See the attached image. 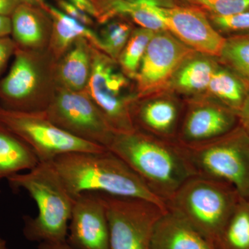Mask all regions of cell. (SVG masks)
I'll list each match as a JSON object with an SVG mask.
<instances>
[{
	"label": "cell",
	"mask_w": 249,
	"mask_h": 249,
	"mask_svg": "<svg viewBox=\"0 0 249 249\" xmlns=\"http://www.w3.org/2000/svg\"><path fill=\"white\" fill-rule=\"evenodd\" d=\"M49 163L73 198L91 192L138 198L167 209L164 201L110 150L70 152L58 156Z\"/></svg>",
	"instance_id": "obj_1"
},
{
	"label": "cell",
	"mask_w": 249,
	"mask_h": 249,
	"mask_svg": "<svg viewBox=\"0 0 249 249\" xmlns=\"http://www.w3.org/2000/svg\"><path fill=\"white\" fill-rule=\"evenodd\" d=\"M108 150L120 157L165 204L196 175L181 144L139 129L116 133Z\"/></svg>",
	"instance_id": "obj_2"
},
{
	"label": "cell",
	"mask_w": 249,
	"mask_h": 249,
	"mask_svg": "<svg viewBox=\"0 0 249 249\" xmlns=\"http://www.w3.org/2000/svg\"><path fill=\"white\" fill-rule=\"evenodd\" d=\"M14 190L29 193L37 204L35 217H24L23 234L31 242L67 241L74 198L64 186L50 163H40L26 173L7 179Z\"/></svg>",
	"instance_id": "obj_3"
},
{
	"label": "cell",
	"mask_w": 249,
	"mask_h": 249,
	"mask_svg": "<svg viewBox=\"0 0 249 249\" xmlns=\"http://www.w3.org/2000/svg\"><path fill=\"white\" fill-rule=\"evenodd\" d=\"M240 199L231 185L196 175L178 188L166 206L216 246Z\"/></svg>",
	"instance_id": "obj_4"
},
{
	"label": "cell",
	"mask_w": 249,
	"mask_h": 249,
	"mask_svg": "<svg viewBox=\"0 0 249 249\" xmlns=\"http://www.w3.org/2000/svg\"><path fill=\"white\" fill-rule=\"evenodd\" d=\"M7 74L0 80V106L11 110L42 112L53 99L57 61L47 49L17 47Z\"/></svg>",
	"instance_id": "obj_5"
},
{
	"label": "cell",
	"mask_w": 249,
	"mask_h": 249,
	"mask_svg": "<svg viewBox=\"0 0 249 249\" xmlns=\"http://www.w3.org/2000/svg\"><path fill=\"white\" fill-rule=\"evenodd\" d=\"M181 145L196 175L227 183L249 201V135L240 124L214 140Z\"/></svg>",
	"instance_id": "obj_6"
},
{
	"label": "cell",
	"mask_w": 249,
	"mask_h": 249,
	"mask_svg": "<svg viewBox=\"0 0 249 249\" xmlns=\"http://www.w3.org/2000/svg\"><path fill=\"white\" fill-rule=\"evenodd\" d=\"M0 125L29 145L40 163H49L70 152L108 150L68 133L49 120L44 111H14L0 106Z\"/></svg>",
	"instance_id": "obj_7"
},
{
	"label": "cell",
	"mask_w": 249,
	"mask_h": 249,
	"mask_svg": "<svg viewBox=\"0 0 249 249\" xmlns=\"http://www.w3.org/2000/svg\"><path fill=\"white\" fill-rule=\"evenodd\" d=\"M98 195L107 213L110 249H152L156 224L167 209L138 198Z\"/></svg>",
	"instance_id": "obj_8"
},
{
	"label": "cell",
	"mask_w": 249,
	"mask_h": 249,
	"mask_svg": "<svg viewBox=\"0 0 249 249\" xmlns=\"http://www.w3.org/2000/svg\"><path fill=\"white\" fill-rule=\"evenodd\" d=\"M116 60L93 47L92 66L87 91L117 133L136 129L132 109L137 96L126 94L127 76L116 69Z\"/></svg>",
	"instance_id": "obj_9"
},
{
	"label": "cell",
	"mask_w": 249,
	"mask_h": 249,
	"mask_svg": "<svg viewBox=\"0 0 249 249\" xmlns=\"http://www.w3.org/2000/svg\"><path fill=\"white\" fill-rule=\"evenodd\" d=\"M44 112L68 133L107 149L116 133L87 89L73 91L58 85Z\"/></svg>",
	"instance_id": "obj_10"
},
{
	"label": "cell",
	"mask_w": 249,
	"mask_h": 249,
	"mask_svg": "<svg viewBox=\"0 0 249 249\" xmlns=\"http://www.w3.org/2000/svg\"><path fill=\"white\" fill-rule=\"evenodd\" d=\"M195 52L168 31H156L134 78L137 99L165 88Z\"/></svg>",
	"instance_id": "obj_11"
},
{
	"label": "cell",
	"mask_w": 249,
	"mask_h": 249,
	"mask_svg": "<svg viewBox=\"0 0 249 249\" xmlns=\"http://www.w3.org/2000/svg\"><path fill=\"white\" fill-rule=\"evenodd\" d=\"M145 1L147 9L163 23L165 30L195 52L219 58L226 38L200 11L180 6H163L156 0Z\"/></svg>",
	"instance_id": "obj_12"
},
{
	"label": "cell",
	"mask_w": 249,
	"mask_h": 249,
	"mask_svg": "<svg viewBox=\"0 0 249 249\" xmlns=\"http://www.w3.org/2000/svg\"><path fill=\"white\" fill-rule=\"evenodd\" d=\"M67 242L76 249H110L107 213L98 193L74 198Z\"/></svg>",
	"instance_id": "obj_13"
},
{
	"label": "cell",
	"mask_w": 249,
	"mask_h": 249,
	"mask_svg": "<svg viewBox=\"0 0 249 249\" xmlns=\"http://www.w3.org/2000/svg\"><path fill=\"white\" fill-rule=\"evenodd\" d=\"M239 124L237 114L221 103H198L187 111L179 127L178 142L183 145L219 138Z\"/></svg>",
	"instance_id": "obj_14"
},
{
	"label": "cell",
	"mask_w": 249,
	"mask_h": 249,
	"mask_svg": "<svg viewBox=\"0 0 249 249\" xmlns=\"http://www.w3.org/2000/svg\"><path fill=\"white\" fill-rule=\"evenodd\" d=\"M135 128L154 137L178 142L180 109L178 103L168 98H157L139 105L132 109Z\"/></svg>",
	"instance_id": "obj_15"
},
{
	"label": "cell",
	"mask_w": 249,
	"mask_h": 249,
	"mask_svg": "<svg viewBox=\"0 0 249 249\" xmlns=\"http://www.w3.org/2000/svg\"><path fill=\"white\" fill-rule=\"evenodd\" d=\"M10 18L11 37L18 47L35 51L48 48L52 19L47 11L21 3Z\"/></svg>",
	"instance_id": "obj_16"
},
{
	"label": "cell",
	"mask_w": 249,
	"mask_h": 249,
	"mask_svg": "<svg viewBox=\"0 0 249 249\" xmlns=\"http://www.w3.org/2000/svg\"><path fill=\"white\" fill-rule=\"evenodd\" d=\"M152 249H217L182 217L167 209L156 224Z\"/></svg>",
	"instance_id": "obj_17"
},
{
	"label": "cell",
	"mask_w": 249,
	"mask_h": 249,
	"mask_svg": "<svg viewBox=\"0 0 249 249\" xmlns=\"http://www.w3.org/2000/svg\"><path fill=\"white\" fill-rule=\"evenodd\" d=\"M93 47L86 39H78L57 62L55 78L58 86L73 91L87 89L92 66Z\"/></svg>",
	"instance_id": "obj_18"
},
{
	"label": "cell",
	"mask_w": 249,
	"mask_h": 249,
	"mask_svg": "<svg viewBox=\"0 0 249 249\" xmlns=\"http://www.w3.org/2000/svg\"><path fill=\"white\" fill-rule=\"evenodd\" d=\"M47 13L52 19V30L47 50L57 62L80 38L86 39L101 51L99 36L91 28L64 14L58 8L49 4Z\"/></svg>",
	"instance_id": "obj_19"
},
{
	"label": "cell",
	"mask_w": 249,
	"mask_h": 249,
	"mask_svg": "<svg viewBox=\"0 0 249 249\" xmlns=\"http://www.w3.org/2000/svg\"><path fill=\"white\" fill-rule=\"evenodd\" d=\"M39 163L40 160L29 145L0 125V181L29 171Z\"/></svg>",
	"instance_id": "obj_20"
},
{
	"label": "cell",
	"mask_w": 249,
	"mask_h": 249,
	"mask_svg": "<svg viewBox=\"0 0 249 249\" xmlns=\"http://www.w3.org/2000/svg\"><path fill=\"white\" fill-rule=\"evenodd\" d=\"M249 89L248 83L235 72L229 68L217 66L206 90L221 104L237 114Z\"/></svg>",
	"instance_id": "obj_21"
},
{
	"label": "cell",
	"mask_w": 249,
	"mask_h": 249,
	"mask_svg": "<svg viewBox=\"0 0 249 249\" xmlns=\"http://www.w3.org/2000/svg\"><path fill=\"white\" fill-rule=\"evenodd\" d=\"M216 247L217 249H249V201L241 198Z\"/></svg>",
	"instance_id": "obj_22"
},
{
	"label": "cell",
	"mask_w": 249,
	"mask_h": 249,
	"mask_svg": "<svg viewBox=\"0 0 249 249\" xmlns=\"http://www.w3.org/2000/svg\"><path fill=\"white\" fill-rule=\"evenodd\" d=\"M189 60L183 64L175 75L177 87L186 92H199L207 89L217 65L206 58Z\"/></svg>",
	"instance_id": "obj_23"
},
{
	"label": "cell",
	"mask_w": 249,
	"mask_h": 249,
	"mask_svg": "<svg viewBox=\"0 0 249 249\" xmlns=\"http://www.w3.org/2000/svg\"><path fill=\"white\" fill-rule=\"evenodd\" d=\"M156 31L140 27L132 31L118 62L129 78H135L150 40Z\"/></svg>",
	"instance_id": "obj_24"
},
{
	"label": "cell",
	"mask_w": 249,
	"mask_h": 249,
	"mask_svg": "<svg viewBox=\"0 0 249 249\" xmlns=\"http://www.w3.org/2000/svg\"><path fill=\"white\" fill-rule=\"evenodd\" d=\"M219 58L249 85V32L226 38Z\"/></svg>",
	"instance_id": "obj_25"
},
{
	"label": "cell",
	"mask_w": 249,
	"mask_h": 249,
	"mask_svg": "<svg viewBox=\"0 0 249 249\" xmlns=\"http://www.w3.org/2000/svg\"><path fill=\"white\" fill-rule=\"evenodd\" d=\"M98 34L101 51L118 62L132 32L128 23L124 21H108Z\"/></svg>",
	"instance_id": "obj_26"
},
{
	"label": "cell",
	"mask_w": 249,
	"mask_h": 249,
	"mask_svg": "<svg viewBox=\"0 0 249 249\" xmlns=\"http://www.w3.org/2000/svg\"><path fill=\"white\" fill-rule=\"evenodd\" d=\"M209 10L213 16H229L249 10V0H188Z\"/></svg>",
	"instance_id": "obj_27"
},
{
	"label": "cell",
	"mask_w": 249,
	"mask_h": 249,
	"mask_svg": "<svg viewBox=\"0 0 249 249\" xmlns=\"http://www.w3.org/2000/svg\"><path fill=\"white\" fill-rule=\"evenodd\" d=\"M213 22L222 30L249 32V10L229 16H213Z\"/></svg>",
	"instance_id": "obj_28"
},
{
	"label": "cell",
	"mask_w": 249,
	"mask_h": 249,
	"mask_svg": "<svg viewBox=\"0 0 249 249\" xmlns=\"http://www.w3.org/2000/svg\"><path fill=\"white\" fill-rule=\"evenodd\" d=\"M55 1L58 9L64 14L90 28L94 26V19L93 18L77 8L68 0H55Z\"/></svg>",
	"instance_id": "obj_29"
},
{
	"label": "cell",
	"mask_w": 249,
	"mask_h": 249,
	"mask_svg": "<svg viewBox=\"0 0 249 249\" xmlns=\"http://www.w3.org/2000/svg\"><path fill=\"white\" fill-rule=\"evenodd\" d=\"M18 46L11 36L0 37V80L11 57L14 56Z\"/></svg>",
	"instance_id": "obj_30"
},
{
	"label": "cell",
	"mask_w": 249,
	"mask_h": 249,
	"mask_svg": "<svg viewBox=\"0 0 249 249\" xmlns=\"http://www.w3.org/2000/svg\"><path fill=\"white\" fill-rule=\"evenodd\" d=\"M239 124L249 135V89L240 110L237 112Z\"/></svg>",
	"instance_id": "obj_31"
},
{
	"label": "cell",
	"mask_w": 249,
	"mask_h": 249,
	"mask_svg": "<svg viewBox=\"0 0 249 249\" xmlns=\"http://www.w3.org/2000/svg\"><path fill=\"white\" fill-rule=\"evenodd\" d=\"M71 4L76 6L85 14L89 15L93 19L97 20L98 12L90 0H68Z\"/></svg>",
	"instance_id": "obj_32"
},
{
	"label": "cell",
	"mask_w": 249,
	"mask_h": 249,
	"mask_svg": "<svg viewBox=\"0 0 249 249\" xmlns=\"http://www.w3.org/2000/svg\"><path fill=\"white\" fill-rule=\"evenodd\" d=\"M19 4V0H0V16L10 17Z\"/></svg>",
	"instance_id": "obj_33"
},
{
	"label": "cell",
	"mask_w": 249,
	"mask_h": 249,
	"mask_svg": "<svg viewBox=\"0 0 249 249\" xmlns=\"http://www.w3.org/2000/svg\"><path fill=\"white\" fill-rule=\"evenodd\" d=\"M37 249H76L71 247L67 241L62 242H42L39 243Z\"/></svg>",
	"instance_id": "obj_34"
},
{
	"label": "cell",
	"mask_w": 249,
	"mask_h": 249,
	"mask_svg": "<svg viewBox=\"0 0 249 249\" xmlns=\"http://www.w3.org/2000/svg\"><path fill=\"white\" fill-rule=\"evenodd\" d=\"M11 34V18L0 16V37L10 36Z\"/></svg>",
	"instance_id": "obj_35"
},
{
	"label": "cell",
	"mask_w": 249,
	"mask_h": 249,
	"mask_svg": "<svg viewBox=\"0 0 249 249\" xmlns=\"http://www.w3.org/2000/svg\"><path fill=\"white\" fill-rule=\"evenodd\" d=\"M22 4L30 5V6H36V7L40 8V9L45 10L47 11L48 9L49 4L46 1V0H19Z\"/></svg>",
	"instance_id": "obj_36"
},
{
	"label": "cell",
	"mask_w": 249,
	"mask_h": 249,
	"mask_svg": "<svg viewBox=\"0 0 249 249\" xmlns=\"http://www.w3.org/2000/svg\"><path fill=\"white\" fill-rule=\"evenodd\" d=\"M0 249H7L6 240L0 237Z\"/></svg>",
	"instance_id": "obj_37"
}]
</instances>
